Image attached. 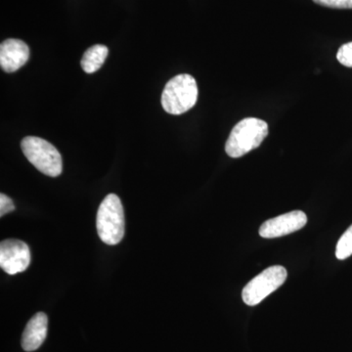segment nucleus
I'll return each mask as SVG.
<instances>
[{"label": "nucleus", "instance_id": "13", "mask_svg": "<svg viewBox=\"0 0 352 352\" xmlns=\"http://www.w3.org/2000/svg\"><path fill=\"white\" fill-rule=\"evenodd\" d=\"M318 6L335 9H352V0H314Z\"/></svg>", "mask_w": 352, "mask_h": 352}, {"label": "nucleus", "instance_id": "7", "mask_svg": "<svg viewBox=\"0 0 352 352\" xmlns=\"http://www.w3.org/2000/svg\"><path fill=\"white\" fill-rule=\"evenodd\" d=\"M307 223V217L305 212L302 210H293L264 222L259 228V235L266 239L282 237L300 230Z\"/></svg>", "mask_w": 352, "mask_h": 352}, {"label": "nucleus", "instance_id": "10", "mask_svg": "<svg viewBox=\"0 0 352 352\" xmlns=\"http://www.w3.org/2000/svg\"><path fill=\"white\" fill-rule=\"evenodd\" d=\"M108 52L107 46L102 45V44H96V45L88 48L83 54L82 62H80L83 71L87 74H94L100 69L103 64L105 63Z\"/></svg>", "mask_w": 352, "mask_h": 352}, {"label": "nucleus", "instance_id": "2", "mask_svg": "<svg viewBox=\"0 0 352 352\" xmlns=\"http://www.w3.org/2000/svg\"><path fill=\"white\" fill-rule=\"evenodd\" d=\"M198 94L195 78L187 74H182L166 83L162 94V106L170 115H182L195 106Z\"/></svg>", "mask_w": 352, "mask_h": 352}, {"label": "nucleus", "instance_id": "4", "mask_svg": "<svg viewBox=\"0 0 352 352\" xmlns=\"http://www.w3.org/2000/svg\"><path fill=\"white\" fill-rule=\"evenodd\" d=\"M21 148L28 161L43 175L57 177L63 170L59 151L48 141L36 136H28L21 142Z\"/></svg>", "mask_w": 352, "mask_h": 352}, {"label": "nucleus", "instance_id": "3", "mask_svg": "<svg viewBox=\"0 0 352 352\" xmlns=\"http://www.w3.org/2000/svg\"><path fill=\"white\" fill-rule=\"evenodd\" d=\"M97 232L107 245H117L124 235V212L122 201L116 194H109L97 212Z\"/></svg>", "mask_w": 352, "mask_h": 352}, {"label": "nucleus", "instance_id": "11", "mask_svg": "<svg viewBox=\"0 0 352 352\" xmlns=\"http://www.w3.org/2000/svg\"><path fill=\"white\" fill-rule=\"evenodd\" d=\"M352 254V226L342 234L336 248V256L340 261L349 258Z\"/></svg>", "mask_w": 352, "mask_h": 352}, {"label": "nucleus", "instance_id": "14", "mask_svg": "<svg viewBox=\"0 0 352 352\" xmlns=\"http://www.w3.org/2000/svg\"><path fill=\"white\" fill-rule=\"evenodd\" d=\"M14 210H15V206L13 201L6 194H1L0 195V217H4L9 212H12Z\"/></svg>", "mask_w": 352, "mask_h": 352}, {"label": "nucleus", "instance_id": "1", "mask_svg": "<svg viewBox=\"0 0 352 352\" xmlns=\"http://www.w3.org/2000/svg\"><path fill=\"white\" fill-rule=\"evenodd\" d=\"M268 132L267 122L256 118H245L231 131L226 144L227 155L234 159L244 156L259 147Z\"/></svg>", "mask_w": 352, "mask_h": 352}, {"label": "nucleus", "instance_id": "5", "mask_svg": "<svg viewBox=\"0 0 352 352\" xmlns=\"http://www.w3.org/2000/svg\"><path fill=\"white\" fill-rule=\"evenodd\" d=\"M288 277L286 268L281 265L270 266L254 277L243 289L242 298L245 305L254 307L270 294L282 286Z\"/></svg>", "mask_w": 352, "mask_h": 352}, {"label": "nucleus", "instance_id": "6", "mask_svg": "<svg viewBox=\"0 0 352 352\" xmlns=\"http://www.w3.org/2000/svg\"><path fill=\"white\" fill-rule=\"evenodd\" d=\"M31 263L29 245L20 240L2 241L0 244V266L7 274L24 272Z\"/></svg>", "mask_w": 352, "mask_h": 352}, {"label": "nucleus", "instance_id": "8", "mask_svg": "<svg viewBox=\"0 0 352 352\" xmlns=\"http://www.w3.org/2000/svg\"><path fill=\"white\" fill-rule=\"evenodd\" d=\"M29 58V46L20 39H6L0 45V66L6 73L18 71Z\"/></svg>", "mask_w": 352, "mask_h": 352}, {"label": "nucleus", "instance_id": "9", "mask_svg": "<svg viewBox=\"0 0 352 352\" xmlns=\"http://www.w3.org/2000/svg\"><path fill=\"white\" fill-rule=\"evenodd\" d=\"M48 318L43 312H38L28 322L22 336V347L25 351H36L47 336Z\"/></svg>", "mask_w": 352, "mask_h": 352}, {"label": "nucleus", "instance_id": "12", "mask_svg": "<svg viewBox=\"0 0 352 352\" xmlns=\"http://www.w3.org/2000/svg\"><path fill=\"white\" fill-rule=\"evenodd\" d=\"M337 59L344 67L352 68V41L340 46L338 50Z\"/></svg>", "mask_w": 352, "mask_h": 352}]
</instances>
